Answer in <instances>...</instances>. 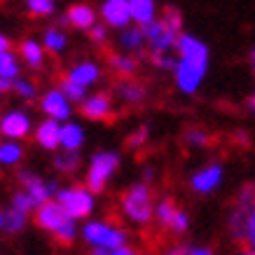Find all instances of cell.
Listing matches in <instances>:
<instances>
[{"instance_id": "1", "label": "cell", "mask_w": 255, "mask_h": 255, "mask_svg": "<svg viewBox=\"0 0 255 255\" xmlns=\"http://www.w3.org/2000/svg\"><path fill=\"white\" fill-rule=\"evenodd\" d=\"M176 52H178V63L173 70V80L180 94L192 96L199 92L201 82L209 73V45L199 40L192 33H180L176 40Z\"/></svg>"}, {"instance_id": "2", "label": "cell", "mask_w": 255, "mask_h": 255, "mask_svg": "<svg viewBox=\"0 0 255 255\" xmlns=\"http://www.w3.org/2000/svg\"><path fill=\"white\" fill-rule=\"evenodd\" d=\"M120 213L133 227H147L155 216V194L145 180H136L120 197Z\"/></svg>"}, {"instance_id": "3", "label": "cell", "mask_w": 255, "mask_h": 255, "mask_svg": "<svg viewBox=\"0 0 255 255\" xmlns=\"http://www.w3.org/2000/svg\"><path fill=\"white\" fill-rule=\"evenodd\" d=\"M80 239L89 248H103V251H115L117 246H124L129 241V234L117 223L103 220V218H87L80 225Z\"/></svg>"}, {"instance_id": "4", "label": "cell", "mask_w": 255, "mask_h": 255, "mask_svg": "<svg viewBox=\"0 0 255 255\" xmlns=\"http://www.w3.org/2000/svg\"><path fill=\"white\" fill-rule=\"evenodd\" d=\"M120 152L115 150H96L89 162H87V169H85V185L92 190L94 194H101L106 192L108 183L115 178V173L120 171Z\"/></svg>"}, {"instance_id": "5", "label": "cell", "mask_w": 255, "mask_h": 255, "mask_svg": "<svg viewBox=\"0 0 255 255\" xmlns=\"http://www.w3.org/2000/svg\"><path fill=\"white\" fill-rule=\"evenodd\" d=\"M54 199L63 206V211L68 213L73 220H87L92 218L96 211V194L82 183V185H61L59 192L54 194Z\"/></svg>"}, {"instance_id": "6", "label": "cell", "mask_w": 255, "mask_h": 255, "mask_svg": "<svg viewBox=\"0 0 255 255\" xmlns=\"http://www.w3.org/2000/svg\"><path fill=\"white\" fill-rule=\"evenodd\" d=\"M227 232L234 241L255 251V201L251 206L232 204V209L227 213Z\"/></svg>"}, {"instance_id": "7", "label": "cell", "mask_w": 255, "mask_h": 255, "mask_svg": "<svg viewBox=\"0 0 255 255\" xmlns=\"http://www.w3.org/2000/svg\"><path fill=\"white\" fill-rule=\"evenodd\" d=\"M143 35H145V45L150 49V54H169L171 49H176V40L183 31L173 28L171 23L164 19H155V21L140 26Z\"/></svg>"}, {"instance_id": "8", "label": "cell", "mask_w": 255, "mask_h": 255, "mask_svg": "<svg viewBox=\"0 0 255 255\" xmlns=\"http://www.w3.org/2000/svg\"><path fill=\"white\" fill-rule=\"evenodd\" d=\"M223 183H225V166L223 162H216V159L199 166L192 176L187 178V187L197 197H209V194L218 192Z\"/></svg>"}, {"instance_id": "9", "label": "cell", "mask_w": 255, "mask_h": 255, "mask_svg": "<svg viewBox=\"0 0 255 255\" xmlns=\"http://www.w3.org/2000/svg\"><path fill=\"white\" fill-rule=\"evenodd\" d=\"M33 117L23 108H9L0 115V136L9 140H26L33 136Z\"/></svg>"}, {"instance_id": "10", "label": "cell", "mask_w": 255, "mask_h": 255, "mask_svg": "<svg viewBox=\"0 0 255 255\" xmlns=\"http://www.w3.org/2000/svg\"><path fill=\"white\" fill-rule=\"evenodd\" d=\"M16 178H19V183H21V190H26V192L31 194V199L35 201V206H40V204H45V201H49V199H54V194L59 192V187H61L56 178L47 180V178H42L40 173L28 171V169H19Z\"/></svg>"}, {"instance_id": "11", "label": "cell", "mask_w": 255, "mask_h": 255, "mask_svg": "<svg viewBox=\"0 0 255 255\" xmlns=\"http://www.w3.org/2000/svg\"><path fill=\"white\" fill-rule=\"evenodd\" d=\"M38 106H40V110H42V115L49 117V120H56V122H68V120H73V103H70L68 96H66L59 87L47 89L38 99Z\"/></svg>"}, {"instance_id": "12", "label": "cell", "mask_w": 255, "mask_h": 255, "mask_svg": "<svg viewBox=\"0 0 255 255\" xmlns=\"http://www.w3.org/2000/svg\"><path fill=\"white\" fill-rule=\"evenodd\" d=\"M68 213L63 211V206L59 204L56 199H49V201H45V204H40L38 209L33 211V223L38 225L42 232H47V234H54L59 227H61L66 220H68Z\"/></svg>"}, {"instance_id": "13", "label": "cell", "mask_w": 255, "mask_h": 255, "mask_svg": "<svg viewBox=\"0 0 255 255\" xmlns=\"http://www.w3.org/2000/svg\"><path fill=\"white\" fill-rule=\"evenodd\" d=\"M115 110V103H113V96L106 92H96V94H87V99L80 103V113L85 120H92V122H103V120H110Z\"/></svg>"}, {"instance_id": "14", "label": "cell", "mask_w": 255, "mask_h": 255, "mask_svg": "<svg viewBox=\"0 0 255 255\" xmlns=\"http://www.w3.org/2000/svg\"><path fill=\"white\" fill-rule=\"evenodd\" d=\"M101 16L108 28H127L131 23V12H129V0H103L101 5Z\"/></svg>"}, {"instance_id": "15", "label": "cell", "mask_w": 255, "mask_h": 255, "mask_svg": "<svg viewBox=\"0 0 255 255\" xmlns=\"http://www.w3.org/2000/svg\"><path fill=\"white\" fill-rule=\"evenodd\" d=\"M59 133H61V122L45 117L42 122L35 124L33 140L38 143V147H42L47 152H56V150H59Z\"/></svg>"}, {"instance_id": "16", "label": "cell", "mask_w": 255, "mask_h": 255, "mask_svg": "<svg viewBox=\"0 0 255 255\" xmlns=\"http://www.w3.org/2000/svg\"><path fill=\"white\" fill-rule=\"evenodd\" d=\"M61 26H73L80 31H89L94 23H96V9L87 2H78V5H70L68 12L59 19Z\"/></svg>"}, {"instance_id": "17", "label": "cell", "mask_w": 255, "mask_h": 255, "mask_svg": "<svg viewBox=\"0 0 255 255\" xmlns=\"http://www.w3.org/2000/svg\"><path fill=\"white\" fill-rule=\"evenodd\" d=\"M101 75H103V70H101V66L96 61H78L75 66H70V68L66 70L63 78H68V80H73V82H78V85L89 89V87H94L99 82Z\"/></svg>"}, {"instance_id": "18", "label": "cell", "mask_w": 255, "mask_h": 255, "mask_svg": "<svg viewBox=\"0 0 255 255\" xmlns=\"http://www.w3.org/2000/svg\"><path fill=\"white\" fill-rule=\"evenodd\" d=\"M87 143V131L85 127L75 120H68V122H61V133H59V147L61 150H75L80 152Z\"/></svg>"}, {"instance_id": "19", "label": "cell", "mask_w": 255, "mask_h": 255, "mask_svg": "<svg viewBox=\"0 0 255 255\" xmlns=\"http://www.w3.org/2000/svg\"><path fill=\"white\" fill-rule=\"evenodd\" d=\"M115 96L122 101L124 106H140L147 99V89H145V85H140L138 80L122 78L115 85Z\"/></svg>"}, {"instance_id": "20", "label": "cell", "mask_w": 255, "mask_h": 255, "mask_svg": "<svg viewBox=\"0 0 255 255\" xmlns=\"http://www.w3.org/2000/svg\"><path fill=\"white\" fill-rule=\"evenodd\" d=\"M52 164H54V171L59 176H66V178H73L82 169V155L75 152V150H56L52 155Z\"/></svg>"}, {"instance_id": "21", "label": "cell", "mask_w": 255, "mask_h": 255, "mask_svg": "<svg viewBox=\"0 0 255 255\" xmlns=\"http://www.w3.org/2000/svg\"><path fill=\"white\" fill-rule=\"evenodd\" d=\"M45 54L47 52H45V47H42V42L35 38H26L19 45V59L31 70H40L45 66Z\"/></svg>"}, {"instance_id": "22", "label": "cell", "mask_w": 255, "mask_h": 255, "mask_svg": "<svg viewBox=\"0 0 255 255\" xmlns=\"http://www.w3.org/2000/svg\"><path fill=\"white\" fill-rule=\"evenodd\" d=\"M23 140H0V169H16L23 162Z\"/></svg>"}, {"instance_id": "23", "label": "cell", "mask_w": 255, "mask_h": 255, "mask_svg": "<svg viewBox=\"0 0 255 255\" xmlns=\"http://www.w3.org/2000/svg\"><path fill=\"white\" fill-rule=\"evenodd\" d=\"M120 47L127 54H138L145 49V35H143V28L140 26H127L122 28V35H120Z\"/></svg>"}, {"instance_id": "24", "label": "cell", "mask_w": 255, "mask_h": 255, "mask_svg": "<svg viewBox=\"0 0 255 255\" xmlns=\"http://www.w3.org/2000/svg\"><path fill=\"white\" fill-rule=\"evenodd\" d=\"M129 12H131L133 23L145 26L157 19V2L155 0H129Z\"/></svg>"}, {"instance_id": "25", "label": "cell", "mask_w": 255, "mask_h": 255, "mask_svg": "<svg viewBox=\"0 0 255 255\" xmlns=\"http://www.w3.org/2000/svg\"><path fill=\"white\" fill-rule=\"evenodd\" d=\"M42 47H45V52H49V54H63L66 49H68V35H66V31H63L61 26H54V28H47L45 33H42Z\"/></svg>"}, {"instance_id": "26", "label": "cell", "mask_w": 255, "mask_h": 255, "mask_svg": "<svg viewBox=\"0 0 255 255\" xmlns=\"http://www.w3.org/2000/svg\"><path fill=\"white\" fill-rule=\"evenodd\" d=\"M108 63L120 78H133L136 70H138V59H136L133 54H127V52H122V54H113L108 59Z\"/></svg>"}, {"instance_id": "27", "label": "cell", "mask_w": 255, "mask_h": 255, "mask_svg": "<svg viewBox=\"0 0 255 255\" xmlns=\"http://www.w3.org/2000/svg\"><path fill=\"white\" fill-rule=\"evenodd\" d=\"M178 211L176 201L171 197H162V199L155 201V216H152V223L162 230H169V223L173 220V213Z\"/></svg>"}, {"instance_id": "28", "label": "cell", "mask_w": 255, "mask_h": 255, "mask_svg": "<svg viewBox=\"0 0 255 255\" xmlns=\"http://www.w3.org/2000/svg\"><path fill=\"white\" fill-rule=\"evenodd\" d=\"M28 223H31V216H28V213H21V211L7 206V209H5V227H2V232H7L9 237H16V234H21L23 230H26Z\"/></svg>"}, {"instance_id": "29", "label": "cell", "mask_w": 255, "mask_h": 255, "mask_svg": "<svg viewBox=\"0 0 255 255\" xmlns=\"http://www.w3.org/2000/svg\"><path fill=\"white\" fill-rule=\"evenodd\" d=\"M19 75H21V59L12 49H2L0 52V78L16 80Z\"/></svg>"}, {"instance_id": "30", "label": "cell", "mask_w": 255, "mask_h": 255, "mask_svg": "<svg viewBox=\"0 0 255 255\" xmlns=\"http://www.w3.org/2000/svg\"><path fill=\"white\" fill-rule=\"evenodd\" d=\"M52 239H54L56 244H61V246H73V244L80 239V225H78V220L68 218V220H66V223H63L61 227L52 234Z\"/></svg>"}, {"instance_id": "31", "label": "cell", "mask_w": 255, "mask_h": 255, "mask_svg": "<svg viewBox=\"0 0 255 255\" xmlns=\"http://www.w3.org/2000/svg\"><path fill=\"white\" fill-rule=\"evenodd\" d=\"M12 92H14L21 101H26V103H31V101L40 99L38 85H35L33 80H28V78H21V75H19V78L12 82Z\"/></svg>"}, {"instance_id": "32", "label": "cell", "mask_w": 255, "mask_h": 255, "mask_svg": "<svg viewBox=\"0 0 255 255\" xmlns=\"http://www.w3.org/2000/svg\"><path fill=\"white\" fill-rule=\"evenodd\" d=\"M183 140H185L187 147H194V150H201L211 143V133L204 129V127H190L183 133Z\"/></svg>"}, {"instance_id": "33", "label": "cell", "mask_w": 255, "mask_h": 255, "mask_svg": "<svg viewBox=\"0 0 255 255\" xmlns=\"http://www.w3.org/2000/svg\"><path fill=\"white\" fill-rule=\"evenodd\" d=\"M59 89L68 96V101L73 103V106H80V103L87 99V94H89L87 87L78 85V82H73V80H68V78H63L61 82H59Z\"/></svg>"}, {"instance_id": "34", "label": "cell", "mask_w": 255, "mask_h": 255, "mask_svg": "<svg viewBox=\"0 0 255 255\" xmlns=\"http://www.w3.org/2000/svg\"><path fill=\"white\" fill-rule=\"evenodd\" d=\"M9 206L16 211H21V213H28L31 218H33V211L38 209L35 201L31 199V194L26 192V190H16V192L9 197Z\"/></svg>"}, {"instance_id": "35", "label": "cell", "mask_w": 255, "mask_h": 255, "mask_svg": "<svg viewBox=\"0 0 255 255\" xmlns=\"http://www.w3.org/2000/svg\"><path fill=\"white\" fill-rule=\"evenodd\" d=\"M26 9L33 16H54L56 14V0H26Z\"/></svg>"}, {"instance_id": "36", "label": "cell", "mask_w": 255, "mask_h": 255, "mask_svg": "<svg viewBox=\"0 0 255 255\" xmlns=\"http://www.w3.org/2000/svg\"><path fill=\"white\" fill-rule=\"evenodd\" d=\"M190 225H192V220H190V213H187L185 209H178L176 213H173V220L169 223V232L176 234V237H183V234L190 230Z\"/></svg>"}, {"instance_id": "37", "label": "cell", "mask_w": 255, "mask_h": 255, "mask_svg": "<svg viewBox=\"0 0 255 255\" xmlns=\"http://www.w3.org/2000/svg\"><path fill=\"white\" fill-rule=\"evenodd\" d=\"M147 138H150V127H147V124H140L138 129H133V131L127 136V145L133 147V150H138V147L147 145Z\"/></svg>"}, {"instance_id": "38", "label": "cell", "mask_w": 255, "mask_h": 255, "mask_svg": "<svg viewBox=\"0 0 255 255\" xmlns=\"http://www.w3.org/2000/svg\"><path fill=\"white\" fill-rule=\"evenodd\" d=\"M150 61H152L155 68L164 70V73H173L178 63V56H171V52L169 54H150Z\"/></svg>"}, {"instance_id": "39", "label": "cell", "mask_w": 255, "mask_h": 255, "mask_svg": "<svg viewBox=\"0 0 255 255\" xmlns=\"http://www.w3.org/2000/svg\"><path fill=\"white\" fill-rule=\"evenodd\" d=\"M162 19L166 23H171L173 28H178V31H183V14H180V9L173 7V5H166L162 12Z\"/></svg>"}, {"instance_id": "40", "label": "cell", "mask_w": 255, "mask_h": 255, "mask_svg": "<svg viewBox=\"0 0 255 255\" xmlns=\"http://www.w3.org/2000/svg\"><path fill=\"white\" fill-rule=\"evenodd\" d=\"M89 35H92L94 45H106L108 42V26L106 23H94L89 28Z\"/></svg>"}, {"instance_id": "41", "label": "cell", "mask_w": 255, "mask_h": 255, "mask_svg": "<svg viewBox=\"0 0 255 255\" xmlns=\"http://www.w3.org/2000/svg\"><path fill=\"white\" fill-rule=\"evenodd\" d=\"M187 255H216V251L204 244H192V246H187Z\"/></svg>"}, {"instance_id": "42", "label": "cell", "mask_w": 255, "mask_h": 255, "mask_svg": "<svg viewBox=\"0 0 255 255\" xmlns=\"http://www.w3.org/2000/svg\"><path fill=\"white\" fill-rule=\"evenodd\" d=\"M110 255H140L138 251L133 246H129V244H124V246H117L115 251H110Z\"/></svg>"}, {"instance_id": "43", "label": "cell", "mask_w": 255, "mask_h": 255, "mask_svg": "<svg viewBox=\"0 0 255 255\" xmlns=\"http://www.w3.org/2000/svg\"><path fill=\"white\" fill-rule=\"evenodd\" d=\"M159 255H187V246H180V244H176V246L164 248Z\"/></svg>"}, {"instance_id": "44", "label": "cell", "mask_w": 255, "mask_h": 255, "mask_svg": "<svg viewBox=\"0 0 255 255\" xmlns=\"http://www.w3.org/2000/svg\"><path fill=\"white\" fill-rule=\"evenodd\" d=\"M140 180H145V183H155L157 180V169L155 166H143V178Z\"/></svg>"}, {"instance_id": "45", "label": "cell", "mask_w": 255, "mask_h": 255, "mask_svg": "<svg viewBox=\"0 0 255 255\" xmlns=\"http://www.w3.org/2000/svg\"><path fill=\"white\" fill-rule=\"evenodd\" d=\"M12 82H14V80L0 78V96H2V94H7V92H12Z\"/></svg>"}, {"instance_id": "46", "label": "cell", "mask_w": 255, "mask_h": 255, "mask_svg": "<svg viewBox=\"0 0 255 255\" xmlns=\"http://www.w3.org/2000/svg\"><path fill=\"white\" fill-rule=\"evenodd\" d=\"M2 49H9V40L5 33H0V52H2Z\"/></svg>"}, {"instance_id": "47", "label": "cell", "mask_w": 255, "mask_h": 255, "mask_svg": "<svg viewBox=\"0 0 255 255\" xmlns=\"http://www.w3.org/2000/svg\"><path fill=\"white\" fill-rule=\"evenodd\" d=\"M89 255H110V251H103V248H89Z\"/></svg>"}, {"instance_id": "48", "label": "cell", "mask_w": 255, "mask_h": 255, "mask_svg": "<svg viewBox=\"0 0 255 255\" xmlns=\"http://www.w3.org/2000/svg\"><path fill=\"white\" fill-rule=\"evenodd\" d=\"M248 108H251V110L255 113V92L251 94V99H248Z\"/></svg>"}, {"instance_id": "49", "label": "cell", "mask_w": 255, "mask_h": 255, "mask_svg": "<svg viewBox=\"0 0 255 255\" xmlns=\"http://www.w3.org/2000/svg\"><path fill=\"white\" fill-rule=\"evenodd\" d=\"M2 227H5V209H0V232H2Z\"/></svg>"}, {"instance_id": "50", "label": "cell", "mask_w": 255, "mask_h": 255, "mask_svg": "<svg viewBox=\"0 0 255 255\" xmlns=\"http://www.w3.org/2000/svg\"><path fill=\"white\" fill-rule=\"evenodd\" d=\"M248 61H251V66H253V70H255V49H251V54H248Z\"/></svg>"}, {"instance_id": "51", "label": "cell", "mask_w": 255, "mask_h": 255, "mask_svg": "<svg viewBox=\"0 0 255 255\" xmlns=\"http://www.w3.org/2000/svg\"><path fill=\"white\" fill-rule=\"evenodd\" d=\"M237 255H255V251H251V248H244V251H239Z\"/></svg>"}]
</instances>
